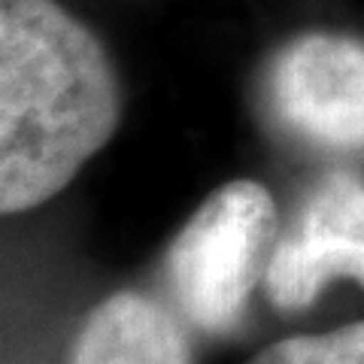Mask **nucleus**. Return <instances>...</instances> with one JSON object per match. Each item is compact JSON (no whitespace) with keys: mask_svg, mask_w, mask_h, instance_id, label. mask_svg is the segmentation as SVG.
Returning a JSON list of instances; mask_svg holds the SVG:
<instances>
[{"mask_svg":"<svg viewBox=\"0 0 364 364\" xmlns=\"http://www.w3.org/2000/svg\"><path fill=\"white\" fill-rule=\"evenodd\" d=\"M122 85L58 0H0V213L43 207L112 140Z\"/></svg>","mask_w":364,"mask_h":364,"instance_id":"1","label":"nucleus"},{"mask_svg":"<svg viewBox=\"0 0 364 364\" xmlns=\"http://www.w3.org/2000/svg\"><path fill=\"white\" fill-rule=\"evenodd\" d=\"M277 231V203L255 179H231L200 200L164 252V282L176 313L203 334L240 328L264 286Z\"/></svg>","mask_w":364,"mask_h":364,"instance_id":"2","label":"nucleus"},{"mask_svg":"<svg viewBox=\"0 0 364 364\" xmlns=\"http://www.w3.org/2000/svg\"><path fill=\"white\" fill-rule=\"evenodd\" d=\"M334 279L364 289V182L340 170L306 191L279 234L264 291L279 313H301Z\"/></svg>","mask_w":364,"mask_h":364,"instance_id":"3","label":"nucleus"},{"mask_svg":"<svg viewBox=\"0 0 364 364\" xmlns=\"http://www.w3.org/2000/svg\"><path fill=\"white\" fill-rule=\"evenodd\" d=\"M279 122L322 149H364V40L304 33L270 67Z\"/></svg>","mask_w":364,"mask_h":364,"instance_id":"4","label":"nucleus"},{"mask_svg":"<svg viewBox=\"0 0 364 364\" xmlns=\"http://www.w3.org/2000/svg\"><path fill=\"white\" fill-rule=\"evenodd\" d=\"M64 364H195V352L176 310L124 289L91 306Z\"/></svg>","mask_w":364,"mask_h":364,"instance_id":"5","label":"nucleus"},{"mask_svg":"<svg viewBox=\"0 0 364 364\" xmlns=\"http://www.w3.org/2000/svg\"><path fill=\"white\" fill-rule=\"evenodd\" d=\"M246 364H364V322L325 334H294L258 349Z\"/></svg>","mask_w":364,"mask_h":364,"instance_id":"6","label":"nucleus"}]
</instances>
